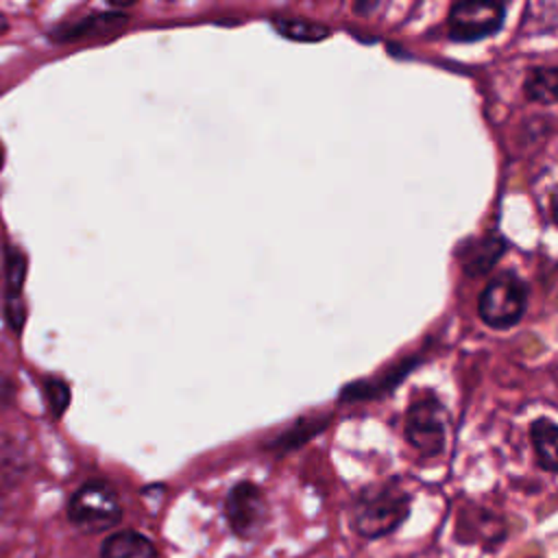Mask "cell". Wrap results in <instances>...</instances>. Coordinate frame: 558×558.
Masks as SVG:
<instances>
[{"instance_id": "obj_16", "label": "cell", "mask_w": 558, "mask_h": 558, "mask_svg": "<svg viewBox=\"0 0 558 558\" xmlns=\"http://www.w3.org/2000/svg\"><path fill=\"white\" fill-rule=\"evenodd\" d=\"M26 279V257L20 248L7 246V268H4V283H7V299H20Z\"/></svg>"}, {"instance_id": "obj_5", "label": "cell", "mask_w": 558, "mask_h": 558, "mask_svg": "<svg viewBox=\"0 0 558 558\" xmlns=\"http://www.w3.org/2000/svg\"><path fill=\"white\" fill-rule=\"evenodd\" d=\"M270 517L266 493L255 482H238L225 497V519L231 532L242 538L251 541L262 534Z\"/></svg>"}, {"instance_id": "obj_6", "label": "cell", "mask_w": 558, "mask_h": 558, "mask_svg": "<svg viewBox=\"0 0 558 558\" xmlns=\"http://www.w3.org/2000/svg\"><path fill=\"white\" fill-rule=\"evenodd\" d=\"M506 7L501 2H456L447 13L449 37L456 41H477L497 33L504 24Z\"/></svg>"}, {"instance_id": "obj_15", "label": "cell", "mask_w": 558, "mask_h": 558, "mask_svg": "<svg viewBox=\"0 0 558 558\" xmlns=\"http://www.w3.org/2000/svg\"><path fill=\"white\" fill-rule=\"evenodd\" d=\"M327 418H299L288 432H283L281 436H277V440L272 442V447L279 451H286V449H294V447H301L305 440H310L314 434H318L323 427H325Z\"/></svg>"}, {"instance_id": "obj_20", "label": "cell", "mask_w": 558, "mask_h": 558, "mask_svg": "<svg viewBox=\"0 0 558 558\" xmlns=\"http://www.w3.org/2000/svg\"><path fill=\"white\" fill-rule=\"evenodd\" d=\"M2 161H4V159H2V146H0V168H2Z\"/></svg>"}, {"instance_id": "obj_10", "label": "cell", "mask_w": 558, "mask_h": 558, "mask_svg": "<svg viewBox=\"0 0 558 558\" xmlns=\"http://www.w3.org/2000/svg\"><path fill=\"white\" fill-rule=\"evenodd\" d=\"M469 532V538L464 541H482L484 545H495L506 536V527L504 521L499 517H495L493 512L484 510V508H469V512H464L460 517L458 523V534Z\"/></svg>"}, {"instance_id": "obj_19", "label": "cell", "mask_w": 558, "mask_h": 558, "mask_svg": "<svg viewBox=\"0 0 558 558\" xmlns=\"http://www.w3.org/2000/svg\"><path fill=\"white\" fill-rule=\"evenodd\" d=\"M7 31H9V20L0 13V35H2V33H7Z\"/></svg>"}, {"instance_id": "obj_2", "label": "cell", "mask_w": 558, "mask_h": 558, "mask_svg": "<svg viewBox=\"0 0 558 558\" xmlns=\"http://www.w3.org/2000/svg\"><path fill=\"white\" fill-rule=\"evenodd\" d=\"M403 436L421 458H436L447 445V410L432 390H416L410 399Z\"/></svg>"}, {"instance_id": "obj_7", "label": "cell", "mask_w": 558, "mask_h": 558, "mask_svg": "<svg viewBox=\"0 0 558 558\" xmlns=\"http://www.w3.org/2000/svg\"><path fill=\"white\" fill-rule=\"evenodd\" d=\"M504 251H506L504 238H499L497 233H486L482 238H473L464 242L462 248L458 251V257L466 277H484L488 275V270H493V266L504 255Z\"/></svg>"}, {"instance_id": "obj_4", "label": "cell", "mask_w": 558, "mask_h": 558, "mask_svg": "<svg viewBox=\"0 0 558 558\" xmlns=\"http://www.w3.org/2000/svg\"><path fill=\"white\" fill-rule=\"evenodd\" d=\"M527 307V288L514 272L495 275L477 301L480 318L493 329L514 327Z\"/></svg>"}, {"instance_id": "obj_1", "label": "cell", "mask_w": 558, "mask_h": 558, "mask_svg": "<svg viewBox=\"0 0 558 558\" xmlns=\"http://www.w3.org/2000/svg\"><path fill=\"white\" fill-rule=\"evenodd\" d=\"M410 514V493L397 477L364 486L351 504V527L364 538H381Z\"/></svg>"}, {"instance_id": "obj_14", "label": "cell", "mask_w": 558, "mask_h": 558, "mask_svg": "<svg viewBox=\"0 0 558 558\" xmlns=\"http://www.w3.org/2000/svg\"><path fill=\"white\" fill-rule=\"evenodd\" d=\"M412 364H414V360H408V362H403V364H399V368H395V371H390L386 377H381V379H375V381H368V384H353L351 388H347L344 392H342V397L347 399H362V397H379L381 392H388L390 388H395V384L399 381V379H403L408 373H410V368H412Z\"/></svg>"}, {"instance_id": "obj_12", "label": "cell", "mask_w": 558, "mask_h": 558, "mask_svg": "<svg viewBox=\"0 0 558 558\" xmlns=\"http://www.w3.org/2000/svg\"><path fill=\"white\" fill-rule=\"evenodd\" d=\"M272 28L290 39V41H299V44H312V41H323L329 37V28L320 22H310L303 17H286V15H272L270 17Z\"/></svg>"}, {"instance_id": "obj_18", "label": "cell", "mask_w": 558, "mask_h": 558, "mask_svg": "<svg viewBox=\"0 0 558 558\" xmlns=\"http://www.w3.org/2000/svg\"><path fill=\"white\" fill-rule=\"evenodd\" d=\"M4 314H7L9 327H11L15 333H20L22 327H24V318H26V310H24L22 299H7V310H4Z\"/></svg>"}, {"instance_id": "obj_13", "label": "cell", "mask_w": 558, "mask_h": 558, "mask_svg": "<svg viewBox=\"0 0 558 558\" xmlns=\"http://www.w3.org/2000/svg\"><path fill=\"white\" fill-rule=\"evenodd\" d=\"M525 98L538 105H554L558 92V70L554 65L530 68L523 83Z\"/></svg>"}, {"instance_id": "obj_17", "label": "cell", "mask_w": 558, "mask_h": 558, "mask_svg": "<svg viewBox=\"0 0 558 558\" xmlns=\"http://www.w3.org/2000/svg\"><path fill=\"white\" fill-rule=\"evenodd\" d=\"M44 392H46V399H48L52 416L59 418L68 410V405H70V388H68V384L63 379L48 377L44 381Z\"/></svg>"}, {"instance_id": "obj_11", "label": "cell", "mask_w": 558, "mask_h": 558, "mask_svg": "<svg viewBox=\"0 0 558 558\" xmlns=\"http://www.w3.org/2000/svg\"><path fill=\"white\" fill-rule=\"evenodd\" d=\"M530 440L541 469L556 473L558 469V427L551 418L541 416L530 425Z\"/></svg>"}, {"instance_id": "obj_8", "label": "cell", "mask_w": 558, "mask_h": 558, "mask_svg": "<svg viewBox=\"0 0 558 558\" xmlns=\"http://www.w3.org/2000/svg\"><path fill=\"white\" fill-rule=\"evenodd\" d=\"M129 22V15L122 11H107V13H96L89 15L81 22L74 24H65L59 26L50 33V37L54 41H76V39H85V37H98V35H111L118 33L120 28H124Z\"/></svg>"}, {"instance_id": "obj_3", "label": "cell", "mask_w": 558, "mask_h": 558, "mask_svg": "<svg viewBox=\"0 0 558 558\" xmlns=\"http://www.w3.org/2000/svg\"><path fill=\"white\" fill-rule=\"evenodd\" d=\"M68 519L74 527L87 534H98L116 527L122 519L118 493L100 480L85 482L68 504Z\"/></svg>"}, {"instance_id": "obj_9", "label": "cell", "mask_w": 558, "mask_h": 558, "mask_svg": "<svg viewBox=\"0 0 558 558\" xmlns=\"http://www.w3.org/2000/svg\"><path fill=\"white\" fill-rule=\"evenodd\" d=\"M100 558H159L150 538L135 530L109 534L100 545Z\"/></svg>"}]
</instances>
